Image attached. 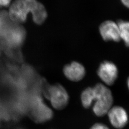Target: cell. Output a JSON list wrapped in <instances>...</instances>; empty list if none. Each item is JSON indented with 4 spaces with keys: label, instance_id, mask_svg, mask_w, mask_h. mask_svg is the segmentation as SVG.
<instances>
[{
    "label": "cell",
    "instance_id": "1",
    "mask_svg": "<svg viewBox=\"0 0 129 129\" xmlns=\"http://www.w3.org/2000/svg\"><path fill=\"white\" fill-rule=\"evenodd\" d=\"M29 13L38 25L44 23L47 16L44 6L37 0H16L10 8L8 16L14 23L20 24L26 21Z\"/></svg>",
    "mask_w": 129,
    "mask_h": 129
},
{
    "label": "cell",
    "instance_id": "2",
    "mask_svg": "<svg viewBox=\"0 0 129 129\" xmlns=\"http://www.w3.org/2000/svg\"><path fill=\"white\" fill-rule=\"evenodd\" d=\"M95 102L93 111L95 114L102 117L108 113L113 102V98L111 90L105 85L99 83L93 87Z\"/></svg>",
    "mask_w": 129,
    "mask_h": 129
},
{
    "label": "cell",
    "instance_id": "3",
    "mask_svg": "<svg viewBox=\"0 0 129 129\" xmlns=\"http://www.w3.org/2000/svg\"><path fill=\"white\" fill-rule=\"evenodd\" d=\"M44 95L53 108L56 110L64 109L69 102V95L67 90L58 83L48 85L44 90Z\"/></svg>",
    "mask_w": 129,
    "mask_h": 129
},
{
    "label": "cell",
    "instance_id": "4",
    "mask_svg": "<svg viewBox=\"0 0 129 129\" xmlns=\"http://www.w3.org/2000/svg\"><path fill=\"white\" fill-rule=\"evenodd\" d=\"M8 25L6 24L1 36L10 46L18 47L22 44L24 40V30L18 24L14 23L12 25Z\"/></svg>",
    "mask_w": 129,
    "mask_h": 129
},
{
    "label": "cell",
    "instance_id": "5",
    "mask_svg": "<svg viewBox=\"0 0 129 129\" xmlns=\"http://www.w3.org/2000/svg\"><path fill=\"white\" fill-rule=\"evenodd\" d=\"M29 112L33 120L37 123L45 122L51 120L53 117L51 109L38 97L30 105Z\"/></svg>",
    "mask_w": 129,
    "mask_h": 129
},
{
    "label": "cell",
    "instance_id": "6",
    "mask_svg": "<svg viewBox=\"0 0 129 129\" xmlns=\"http://www.w3.org/2000/svg\"><path fill=\"white\" fill-rule=\"evenodd\" d=\"M97 73L103 82L110 86L115 83L117 79L118 69L113 63L105 61L100 65Z\"/></svg>",
    "mask_w": 129,
    "mask_h": 129
},
{
    "label": "cell",
    "instance_id": "7",
    "mask_svg": "<svg viewBox=\"0 0 129 129\" xmlns=\"http://www.w3.org/2000/svg\"><path fill=\"white\" fill-rule=\"evenodd\" d=\"M100 33L103 39L105 41H120V30L118 23L114 21L108 20L100 25Z\"/></svg>",
    "mask_w": 129,
    "mask_h": 129
},
{
    "label": "cell",
    "instance_id": "8",
    "mask_svg": "<svg viewBox=\"0 0 129 129\" xmlns=\"http://www.w3.org/2000/svg\"><path fill=\"white\" fill-rule=\"evenodd\" d=\"M108 117L111 125L117 129H122L128 122L127 111L121 107H111L108 112Z\"/></svg>",
    "mask_w": 129,
    "mask_h": 129
},
{
    "label": "cell",
    "instance_id": "9",
    "mask_svg": "<svg viewBox=\"0 0 129 129\" xmlns=\"http://www.w3.org/2000/svg\"><path fill=\"white\" fill-rule=\"evenodd\" d=\"M63 71L67 78L75 82L82 80L86 75V69L80 63L76 61L64 66Z\"/></svg>",
    "mask_w": 129,
    "mask_h": 129
},
{
    "label": "cell",
    "instance_id": "10",
    "mask_svg": "<svg viewBox=\"0 0 129 129\" xmlns=\"http://www.w3.org/2000/svg\"><path fill=\"white\" fill-rule=\"evenodd\" d=\"M95 101V94L93 88H86L81 95V101L82 104L85 108H88L92 105Z\"/></svg>",
    "mask_w": 129,
    "mask_h": 129
},
{
    "label": "cell",
    "instance_id": "11",
    "mask_svg": "<svg viewBox=\"0 0 129 129\" xmlns=\"http://www.w3.org/2000/svg\"><path fill=\"white\" fill-rule=\"evenodd\" d=\"M120 30V39L124 42L125 45L129 47V22L120 20L118 23Z\"/></svg>",
    "mask_w": 129,
    "mask_h": 129
},
{
    "label": "cell",
    "instance_id": "12",
    "mask_svg": "<svg viewBox=\"0 0 129 129\" xmlns=\"http://www.w3.org/2000/svg\"><path fill=\"white\" fill-rule=\"evenodd\" d=\"M7 14H5V13H0V36L7 24L5 22L6 18L5 17L7 15Z\"/></svg>",
    "mask_w": 129,
    "mask_h": 129
},
{
    "label": "cell",
    "instance_id": "13",
    "mask_svg": "<svg viewBox=\"0 0 129 129\" xmlns=\"http://www.w3.org/2000/svg\"><path fill=\"white\" fill-rule=\"evenodd\" d=\"M90 129H110L106 125L102 123H96L93 125Z\"/></svg>",
    "mask_w": 129,
    "mask_h": 129
},
{
    "label": "cell",
    "instance_id": "14",
    "mask_svg": "<svg viewBox=\"0 0 129 129\" xmlns=\"http://www.w3.org/2000/svg\"><path fill=\"white\" fill-rule=\"evenodd\" d=\"M11 0H0V7H6L10 5Z\"/></svg>",
    "mask_w": 129,
    "mask_h": 129
},
{
    "label": "cell",
    "instance_id": "15",
    "mask_svg": "<svg viewBox=\"0 0 129 129\" xmlns=\"http://www.w3.org/2000/svg\"><path fill=\"white\" fill-rule=\"evenodd\" d=\"M120 1L124 6L129 9V0H120Z\"/></svg>",
    "mask_w": 129,
    "mask_h": 129
},
{
    "label": "cell",
    "instance_id": "16",
    "mask_svg": "<svg viewBox=\"0 0 129 129\" xmlns=\"http://www.w3.org/2000/svg\"><path fill=\"white\" fill-rule=\"evenodd\" d=\"M127 86H128V88L129 90V77L127 79Z\"/></svg>",
    "mask_w": 129,
    "mask_h": 129
},
{
    "label": "cell",
    "instance_id": "17",
    "mask_svg": "<svg viewBox=\"0 0 129 129\" xmlns=\"http://www.w3.org/2000/svg\"><path fill=\"white\" fill-rule=\"evenodd\" d=\"M23 129V128H17V129Z\"/></svg>",
    "mask_w": 129,
    "mask_h": 129
}]
</instances>
